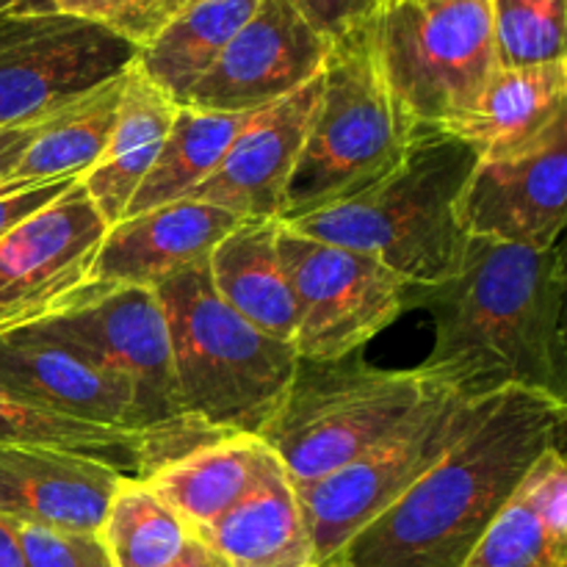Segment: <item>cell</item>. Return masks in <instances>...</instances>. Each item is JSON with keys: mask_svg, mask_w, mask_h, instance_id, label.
<instances>
[{"mask_svg": "<svg viewBox=\"0 0 567 567\" xmlns=\"http://www.w3.org/2000/svg\"><path fill=\"white\" fill-rule=\"evenodd\" d=\"M435 385L415 369H380L363 352L302 360L260 441L293 487L313 485L391 435Z\"/></svg>", "mask_w": 567, "mask_h": 567, "instance_id": "6", "label": "cell"}, {"mask_svg": "<svg viewBox=\"0 0 567 567\" xmlns=\"http://www.w3.org/2000/svg\"><path fill=\"white\" fill-rule=\"evenodd\" d=\"M476 161V150L452 133L415 127L391 175L347 203L286 227L316 241L374 255L408 286H435L460 264L468 238L457 208Z\"/></svg>", "mask_w": 567, "mask_h": 567, "instance_id": "3", "label": "cell"}, {"mask_svg": "<svg viewBox=\"0 0 567 567\" xmlns=\"http://www.w3.org/2000/svg\"><path fill=\"white\" fill-rule=\"evenodd\" d=\"M169 324L183 413L214 435H260L280 408L299 354L227 308L208 266L155 286Z\"/></svg>", "mask_w": 567, "mask_h": 567, "instance_id": "4", "label": "cell"}, {"mask_svg": "<svg viewBox=\"0 0 567 567\" xmlns=\"http://www.w3.org/2000/svg\"><path fill=\"white\" fill-rule=\"evenodd\" d=\"M238 221V216L197 199H177L125 216L105 230L92 282L155 288L181 271L208 264L216 244Z\"/></svg>", "mask_w": 567, "mask_h": 567, "instance_id": "17", "label": "cell"}, {"mask_svg": "<svg viewBox=\"0 0 567 567\" xmlns=\"http://www.w3.org/2000/svg\"><path fill=\"white\" fill-rule=\"evenodd\" d=\"M277 230L280 221L275 219H241L216 244L205 266L210 286L227 308L266 336L293 347L297 308L277 252Z\"/></svg>", "mask_w": 567, "mask_h": 567, "instance_id": "22", "label": "cell"}, {"mask_svg": "<svg viewBox=\"0 0 567 567\" xmlns=\"http://www.w3.org/2000/svg\"><path fill=\"white\" fill-rule=\"evenodd\" d=\"M258 3L260 0H205L192 6L138 48L133 70L142 72L172 103H181L216 64Z\"/></svg>", "mask_w": 567, "mask_h": 567, "instance_id": "24", "label": "cell"}, {"mask_svg": "<svg viewBox=\"0 0 567 567\" xmlns=\"http://www.w3.org/2000/svg\"><path fill=\"white\" fill-rule=\"evenodd\" d=\"M0 446H37L92 457L131 480H147L169 463L164 449L147 435L48 413L0 388Z\"/></svg>", "mask_w": 567, "mask_h": 567, "instance_id": "25", "label": "cell"}, {"mask_svg": "<svg viewBox=\"0 0 567 567\" xmlns=\"http://www.w3.org/2000/svg\"><path fill=\"white\" fill-rule=\"evenodd\" d=\"M42 327L133 388L144 426L164 443L172 460L221 437L183 413L169 324L155 288L89 282L64 313L42 321Z\"/></svg>", "mask_w": 567, "mask_h": 567, "instance_id": "8", "label": "cell"}, {"mask_svg": "<svg viewBox=\"0 0 567 567\" xmlns=\"http://www.w3.org/2000/svg\"><path fill=\"white\" fill-rule=\"evenodd\" d=\"M275 465L258 435H221L169 460L144 482L194 535L244 502Z\"/></svg>", "mask_w": 567, "mask_h": 567, "instance_id": "20", "label": "cell"}, {"mask_svg": "<svg viewBox=\"0 0 567 567\" xmlns=\"http://www.w3.org/2000/svg\"><path fill=\"white\" fill-rule=\"evenodd\" d=\"M382 0H297L316 31L324 33L330 42L347 37L354 28L365 25L377 14Z\"/></svg>", "mask_w": 567, "mask_h": 567, "instance_id": "34", "label": "cell"}, {"mask_svg": "<svg viewBox=\"0 0 567 567\" xmlns=\"http://www.w3.org/2000/svg\"><path fill=\"white\" fill-rule=\"evenodd\" d=\"M138 48L64 11L0 17V127L31 125L125 75Z\"/></svg>", "mask_w": 567, "mask_h": 567, "instance_id": "11", "label": "cell"}, {"mask_svg": "<svg viewBox=\"0 0 567 567\" xmlns=\"http://www.w3.org/2000/svg\"><path fill=\"white\" fill-rule=\"evenodd\" d=\"M125 75L39 120L9 181H55V177L81 181L97 164L109 144Z\"/></svg>", "mask_w": 567, "mask_h": 567, "instance_id": "26", "label": "cell"}, {"mask_svg": "<svg viewBox=\"0 0 567 567\" xmlns=\"http://www.w3.org/2000/svg\"><path fill=\"white\" fill-rule=\"evenodd\" d=\"M463 567H567V540L551 535L513 493Z\"/></svg>", "mask_w": 567, "mask_h": 567, "instance_id": "30", "label": "cell"}, {"mask_svg": "<svg viewBox=\"0 0 567 567\" xmlns=\"http://www.w3.org/2000/svg\"><path fill=\"white\" fill-rule=\"evenodd\" d=\"M39 11H53V0H17L11 14H39Z\"/></svg>", "mask_w": 567, "mask_h": 567, "instance_id": "40", "label": "cell"}, {"mask_svg": "<svg viewBox=\"0 0 567 567\" xmlns=\"http://www.w3.org/2000/svg\"><path fill=\"white\" fill-rule=\"evenodd\" d=\"M332 42L297 0H260L216 64L177 105L247 116L280 103L321 75Z\"/></svg>", "mask_w": 567, "mask_h": 567, "instance_id": "13", "label": "cell"}, {"mask_svg": "<svg viewBox=\"0 0 567 567\" xmlns=\"http://www.w3.org/2000/svg\"><path fill=\"white\" fill-rule=\"evenodd\" d=\"M565 293L563 241L529 249L465 238L446 280L408 288V310H424L435 332L415 371L463 399L524 388L567 402Z\"/></svg>", "mask_w": 567, "mask_h": 567, "instance_id": "1", "label": "cell"}, {"mask_svg": "<svg viewBox=\"0 0 567 567\" xmlns=\"http://www.w3.org/2000/svg\"><path fill=\"white\" fill-rule=\"evenodd\" d=\"M20 526L22 551L28 567H116L100 532L48 529V526Z\"/></svg>", "mask_w": 567, "mask_h": 567, "instance_id": "31", "label": "cell"}, {"mask_svg": "<svg viewBox=\"0 0 567 567\" xmlns=\"http://www.w3.org/2000/svg\"><path fill=\"white\" fill-rule=\"evenodd\" d=\"M565 116L567 61L498 66L474 105L441 131L474 147L480 158H502L540 142Z\"/></svg>", "mask_w": 567, "mask_h": 567, "instance_id": "19", "label": "cell"}, {"mask_svg": "<svg viewBox=\"0 0 567 567\" xmlns=\"http://www.w3.org/2000/svg\"><path fill=\"white\" fill-rule=\"evenodd\" d=\"M142 0H53V11L83 17V20L103 22L114 31L116 22L131 14Z\"/></svg>", "mask_w": 567, "mask_h": 567, "instance_id": "36", "label": "cell"}, {"mask_svg": "<svg viewBox=\"0 0 567 567\" xmlns=\"http://www.w3.org/2000/svg\"><path fill=\"white\" fill-rule=\"evenodd\" d=\"M0 567H28L17 520L0 515Z\"/></svg>", "mask_w": 567, "mask_h": 567, "instance_id": "38", "label": "cell"}, {"mask_svg": "<svg viewBox=\"0 0 567 567\" xmlns=\"http://www.w3.org/2000/svg\"><path fill=\"white\" fill-rule=\"evenodd\" d=\"M460 225L468 238L548 249L567 221V116L540 142L502 158H480L463 194Z\"/></svg>", "mask_w": 567, "mask_h": 567, "instance_id": "14", "label": "cell"}, {"mask_svg": "<svg viewBox=\"0 0 567 567\" xmlns=\"http://www.w3.org/2000/svg\"><path fill=\"white\" fill-rule=\"evenodd\" d=\"M17 9V0H0V17L11 14Z\"/></svg>", "mask_w": 567, "mask_h": 567, "instance_id": "41", "label": "cell"}, {"mask_svg": "<svg viewBox=\"0 0 567 567\" xmlns=\"http://www.w3.org/2000/svg\"><path fill=\"white\" fill-rule=\"evenodd\" d=\"M365 25L332 42L286 188L282 225L358 197L391 175L413 142L415 125L380 78Z\"/></svg>", "mask_w": 567, "mask_h": 567, "instance_id": "5", "label": "cell"}, {"mask_svg": "<svg viewBox=\"0 0 567 567\" xmlns=\"http://www.w3.org/2000/svg\"><path fill=\"white\" fill-rule=\"evenodd\" d=\"M247 116L208 114V111L177 105L169 136H166L153 169L133 194L125 216H136L186 199L219 166L227 144L233 142Z\"/></svg>", "mask_w": 567, "mask_h": 567, "instance_id": "27", "label": "cell"}, {"mask_svg": "<svg viewBox=\"0 0 567 567\" xmlns=\"http://www.w3.org/2000/svg\"><path fill=\"white\" fill-rule=\"evenodd\" d=\"M166 567H230V565H227L225 559H221L219 554L214 551V548L205 546L199 537H192V543L183 548L181 557H177L175 563H169Z\"/></svg>", "mask_w": 567, "mask_h": 567, "instance_id": "39", "label": "cell"}, {"mask_svg": "<svg viewBox=\"0 0 567 567\" xmlns=\"http://www.w3.org/2000/svg\"><path fill=\"white\" fill-rule=\"evenodd\" d=\"M197 3H205V0H142L131 14H125L116 22L114 31L125 37L127 42L136 44V48H142L166 22L175 20L177 14H183V11H188Z\"/></svg>", "mask_w": 567, "mask_h": 567, "instance_id": "35", "label": "cell"}, {"mask_svg": "<svg viewBox=\"0 0 567 567\" xmlns=\"http://www.w3.org/2000/svg\"><path fill=\"white\" fill-rule=\"evenodd\" d=\"M100 537L116 567H166L194 535L147 482L125 476L111 498Z\"/></svg>", "mask_w": 567, "mask_h": 567, "instance_id": "28", "label": "cell"}, {"mask_svg": "<svg viewBox=\"0 0 567 567\" xmlns=\"http://www.w3.org/2000/svg\"><path fill=\"white\" fill-rule=\"evenodd\" d=\"M487 399V396H485ZM485 399L435 388L391 435L313 485L297 487L319 567L410 491L474 424Z\"/></svg>", "mask_w": 567, "mask_h": 567, "instance_id": "9", "label": "cell"}, {"mask_svg": "<svg viewBox=\"0 0 567 567\" xmlns=\"http://www.w3.org/2000/svg\"><path fill=\"white\" fill-rule=\"evenodd\" d=\"M175 111L177 103L158 92L142 72L133 66L127 70L109 144L97 164L81 177L83 192L109 227L125 216L133 194L153 169Z\"/></svg>", "mask_w": 567, "mask_h": 567, "instance_id": "23", "label": "cell"}, {"mask_svg": "<svg viewBox=\"0 0 567 567\" xmlns=\"http://www.w3.org/2000/svg\"><path fill=\"white\" fill-rule=\"evenodd\" d=\"M194 537L230 567H319L297 487L280 460L244 502Z\"/></svg>", "mask_w": 567, "mask_h": 567, "instance_id": "21", "label": "cell"}, {"mask_svg": "<svg viewBox=\"0 0 567 567\" xmlns=\"http://www.w3.org/2000/svg\"><path fill=\"white\" fill-rule=\"evenodd\" d=\"M277 252L288 277L302 360H338L360 352L408 310V282L374 255L316 241L291 227L277 230Z\"/></svg>", "mask_w": 567, "mask_h": 567, "instance_id": "10", "label": "cell"}, {"mask_svg": "<svg viewBox=\"0 0 567 567\" xmlns=\"http://www.w3.org/2000/svg\"><path fill=\"white\" fill-rule=\"evenodd\" d=\"M78 181L55 177V181H3L0 183V238L9 236L14 227L37 216L50 203L70 192Z\"/></svg>", "mask_w": 567, "mask_h": 567, "instance_id": "33", "label": "cell"}, {"mask_svg": "<svg viewBox=\"0 0 567 567\" xmlns=\"http://www.w3.org/2000/svg\"><path fill=\"white\" fill-rule=\"evenodd\" d=\"M567 402L540 391L491 393L446 454L324 567H463L526 471L559 446Z\"/></svg>", "mask_w": 567, "mask_h": 567, "instance_id": "2", "label": "cell"}, {"mask_svg": "<svg viewBox=\"0 0 567 567\" xmlns=\"http://www.w3.org/2000/svg\"><path fill=\"white\" fill-rule=\"evenodd\" d=\"M365 28L380 78L415 127L457 120L498 70L487 0L382 3Z\"/></svg>", "mask_w": 567, "mask_h": 567, "instance_id": "7", "label": "cell"}, {"mask_svg": "<svg viewBox=\"0 0 567 567\" xmlns=\"http://www.w3.org/2000/svg\"><path fill=\"white\" fill-rule=\"evenodd\" d=\"M109 225L81 181L0 238V336L64 313L92 282Z\"/></svg>", "mask_w": 567, "mask_h": 567, "instance_id": "12", "label": "cell"}, {"mask_svg": "<svg viewBox=\"0 0 567 567\" xmlns=\"http://www.w3.org/2000/svg\"><path fill=\"white\" fill-rule=\"evenodd\" d=\"M498 66L567 61V0H487Z\"/></svg>", "mask_w": 567, "mask_h": 567, "instance_id": "29", "label": "cell"}, {"mask_svg": "<svg viewBox=\"0 0 567 567\" xmlns=\"http://www.w3.org/2000/svg\"><path fill=\"white\" fill-rule=\"evenodd\" d=\"M125 480L111 465L37 446H0V515L48 529L100 532Z\"/></svg>", "mask_w": 567, "mask_h": 567, "instance_id": "18", "label": "cell"}, {"mask_svg": "<svg viewBox=\"0 0 567 567\" xmlns=\"http://www.w3.org/2000/svg\"><path fill=\"white\" fill-rule=\"evenodd\" d=\"M39 122H31V125H3L0 127V183L9 181L11 169L20 161L22 150L31 142L33 131H37Z\"/></svg>", "mask_w": 567, "mask_h": 567, "instance_id": "37", "label": "cell"}, {"mask_svg": "<svg viewBox=\"0 0 567 567\" xmlns=\"http://www.w3.org/2000/svg\"><path fill=\"white\" fill-rule=\"evenodd\" d=\"M515 498H520L551 535L567 540V463L563 446H548L532 463L515 487Z\"/></svg>", "mask_w": 567, "mask_h": 567, "instance_id": "32", "label": "cell"}, {"mask_svg": "<svg viewBox=\"0 0 567 567\" xmlns=\"http://www.w3.org/2000/svg\"><path fill=\"white\" fill-rule=\"evenodd\" d=\"M382 3H437V0H382Z\"/></svg>", "mask_w": 567, "mask_h": 567, "instance_id": "42", "label": "cell"}, {"mask_svg": "<svg viewBox=\"0 0 567 567\" xmlns=\"http://www.w3.org/2000/svg\"><path fill=\"white\" fill-rule=\"evenodd\" d=\"M0 388L48 413L153 437L133 388L42 324L0 336Z\"/></svg>", "mask_w": 567, "mask_h": 567, "instance_id": "15", "label": "cell"}, {"mask_svg": "<svg viewBox=\"0 0 567 567\" xmlns=\"http://www.w3.org/2000/svg\"><path fill=\"white\" fill-rule=\"evenodd\" d=\"M316 97L319 78L280 103L249 114L227 144L219 166L186 199L216 205L238 219L280 221Z\"/></svg>", "mask_w": 567, "mask_h": 567, "instance_id": "16", "label": "cell"}]
</instances>
